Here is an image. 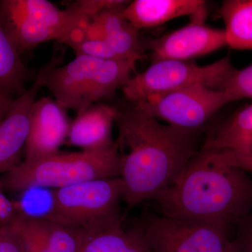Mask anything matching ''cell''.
I'll return each instance as SVG.
<instances>
[{
  "label": "cell",
  "instance_id": "cell-13",
  "mask_svg": "<svg viewBox=\"0 0 252 252\" xmlns=\"http://www.w3.org/2000/svg\"><path fill=\"white\" fill-rule=\"evenodd\" d=\"M206 2L202 0H135L123 8L122 16L136 29L157 27L182 16L204 21Z\"/></svg>",
  "mask_w": 252,
  "mask_h": 252
},
{
  "label": "cell",
  "instance_id": "cell-20",
  "mask_svg": "<svg viewBox=\"0 0 252 252\" xmlns=\"http://www.w3.org/2000/svg\"><path fill=\"white\" fill-rule=\"evenodd\" d=\"M220 89L224 91L229 102L252 99V63L243 69H235Z\"/></svg>",
  "mask_w": 252,
  "mask_h": 252
},
{
  "label": "cell",
  "instance_id": "cell-11",
  "mask_svg": "<svg viewBox=\"0 0 252 252\" xmlns=\"http://www.w3.org/2000/svg\"><path fill=\"white\" fill-rule=\"evenodd\" d=\"M9 222L17 230L25 252H80L92 237L45 215L20 213Z\"/></svg>",
  "mask_w": 252,
  "mask_h": 252
},
{
  "label": "cell",
  "instance_id": "cell-7",
  "mask_svg": "<svg viewBox=\"0 0 252 252\" xmlns=\"http://www.w3.org/2000/svg\"><path fill=\"white\" fill-rule=\"evenodd\" d=\"M139 226L152 252H235L229 232L215 225L158 214Z\"/></svg>",
  "mask_w": 252,
  "mask_h": 252
},
{
  "label": "cell",
  "instance_id": "cell-6",
  "mask_svg": "<svg viewBox=\"0 0 252 252\" xmlns=\"http://www.w3.org/2000/svg\"><path fill=\"white\" fill-rule=\"evenodd\" d=\"M235 69L228 56L203 66L164 60L152 63L144 72L131 77L122 90L127 99L137 102L195 84L220 89Z\"/></svg>",
  "mask_w": 252,
  "mask_h": 252
},
{
  "label": "cell",
  "instance_id": "cell-19",
  "mask_svg": "<svg viewBox=\"0 0 252 252\" xmlns=\"http://www.w3.org/2000/svg\"><path fill=\"white\" fill-rule=\"evenodd\" d=\"M0 22V91L19 96L26 91L28 71Z\"/></svg>",
  "mask_w": 252,
  "mask_h": 252
},
{
  "label": "cell",
  "instance_id": "cell-15",
  "mask_svg": "<svg viewBox=\"0 0 252 252\" xmlns=\"http://www.w3.org/2000/svg\"><path fill=\"white\" fill-rule=\"evenodd\" d=\"M201 149L252 153V104L235 113L210 132Z\"/></svg>",
  "mask_w": 252,
  "mask_h": 252
},
{
  "label": "cell",
  "instance_id": "cell-17",
  "mask_svg": "<svg viewBox=\"0 0 252 252\" xmlns=\"http://www.w3.org/2000/svg\"><path fill=\"white\" fill-rule=\"evenodd\" d=\"M220 14L227 46L240 51L252 49V0L223 1Z\"/></svg>",
  "mask_w": 252,
  "mask_h": 252
},
{
  "label": "cell",
  "instance_id": "cell-2",
  "mask_svg": "<svg viewBox=\"0 0 252 252\" xmlns=\"http://www.w3.org/2000/svg\"><path fill=\"white\" fill-rule=\"evenodd\" d=\"M154 200L164 216L215 225L230 233L252 211V178L199 150Z\"/></svg>",
  "mask_w": 252,
  "mask_h": 252
},
{
  "label": "cell",
  "instance_id": "cell-5",
  "mask_svg": "<svg viewBox=\"0 0 252 252\" xmlns=\"http://www.w3.org/2000/svg\"><path fill=\"white\" fill-rule=\"evenodd\" d=\"M51 196V206L45 216L91 236L123 221L120 203L124 187L120 177L52 189Z\"/></svg>",
  "mask_w": 252,
  "mask_h": 252
},
{
  "label": "cell",
  "instance_id": "cell-10",
  "mask_svg": "<svg viewBox=\"0 0 252 252\" xmlns=\"http://www.w3.org/2000/svg\"><path fill=\"white\" fill-rule=\"evenodd\" d=\"M227 46L224 30L216 29L193 20L187 26L152 39L148 46L152 63L164 60L189 61Z\"/></svg>",
  "mask_w": 252,
  "mask_h": 252
},
{
  "label": "cell",
  "instance_id": "cell-25",
  "mask_svg": "<svg viewBox=\"0 0 252 252\" xmlns=\"http://www.w3.org/2000/svg\"><path fill=\"white\" fill-rule=\"evenodd\" d=\"M14 99V96L0 91V124L6 117Z\"/></svg>",
  "mask_w": 252,
  "mask_h": 252
},
{
  "label": "cell",
  "instance_id": "cell-22",
  "mask_svg": "<svg viewBox=\"0 0 252 252\" xmlns=\"http://www.w3.org/2000/svg\"><path fill=\"white\" fill-rule=\"evenodd\" d=\"M76 56H86L102 59H119L105 40H81L69 46Z\"/></svg>",
  "mask_w": 252,
  "mask_h": 252
},
{
  "label": "cell",
  "instance_id": "cell-24",
  "mask_svg": "<svg viewBox=\"0 0 252 252\" xmlns=\"http://www.w3.org/2000/svg\"><path fill=\"white\" fill-rule=\"evenodd\" d=\"M0 252H25L21 239L11 222L0 226Z\"/></svg>",
  "mask_w": 252,
  "mask_h": 252
},
{
  "label": "cell",
  "instance_id": "cell-8",
  "mask_svg": "<svg viewBox=\"0 0 252 252\" xmlns=\"http://www.w3.org/2000/svg\"><path fill=\"white\" fill-rule=\"evenodd\" d=\"M228 103L222 89L195 84L149 97L136 102L135 106L169 125L199 130Z\"/></svg>",
  "mask_w": 252,
  "mask_h": 252
},
{
  "label": "cell",
  "instance_id": "cell-3",
  "mask_svg": "<svg viewBox=\"0 0 252 252\" xmlns=\"http://www.w3.org/2000/svg\"><path fill=\"white\" fill-rule=\"evenodd\" d=\"M117 142L108 148L58 153L36 160H21L1 177L4 189L22 191L38 187L64 188L87 181L120 177Z\"/></svg>",
  "mask_w": 252,
  "mask_h": 252
},
{
  "label": "cell",
  "instance_id": "cell-14",
  "mask_svg": "<svg viewBox=\"0 0 252 252\" xmlns=\"http://www.w3.org/2000/svg\"><path fill=\"white\" fill-rule=\"evenodd\" d=\"M117 113L114 107L101 104L91 106L77 114L70 126L68 143L82 150H96L114 145L112 129Z\"/></svg>",
  "mask_w": 252,
  "mask_h": 252
},
{
  "label": "cell",
  "instance_id": "cell-1",
  "mask_svg": "<svg viewBox=\"0 0 252 252\" xmlns=\"http://www.w3.org/2000/svg\"><path fill=\"white\" fill-rule=\"evenodd\" d=\"M115 124L123 201L128 207L154 200L199 151L198 130L164 125L136 106L118 111Z\"/></svg>",
  "mask_w": 252,
  "mask_h": 252
},
{
  "label": "cell",
  "instance_id": "cell-16",
  "mask_svg": "<svg viewBox=\"0 0 252 252\" xmlns=\"http://www.w3.org/2000/svg\"><path fill=\"white\" fill-rule=\"evenodd\" d=\"M107 9L97 15L107 44L120 59H144V48L138 30L122 16L123 8Z\"/></svg>",
  "mask_w": 252,
  "mask_h": 252
},
{
  "label": "cell",
  "instance_id": "cell-4",
  "mask_svg": "<svg viewBox=\"0 0 252 252\" xmlns=\"http://www.w3.org/2000/svg\"><path fill=\"white\" fill-rule=\"evenodd\" d=\"M137 62L134 59L77 56L67 64L54 67L44 86L63 108L79 114L123 88L132 77Z\"/></svg>",
  "mask_w": 252,
  "mask_h": 252
},
{
  "label": "cell",
  "instance_id": "cell-21",
  "mask_svg": "<svg viewBox=\"0 0 252 252\" xmlns=\"http://www.w3.org/2000/svg\"><path fill=\"white\" fill-rule=\"evenodd\" d=\"M209 158L220 164L237 167L245 172H252V153L242 154L229 151L202 150Z\"/></svg>",
  "mask_w": 252,
  "mask_h": 252
},
{
  "label": "cell",
  "instance_id": "cell-12",
  "mask_svg": "<svg viewBox=\"0 0 252 252\" xmlns=\"http://www.w3.org/2000/svg\"><path fill=\"white\" fill-rule=\"evenodd\" d=\"M70 126L66 109L56 99L50 97L36 99L32 109L24 160H36L59 152L67 139Z\"/></svg>",
  "mask_w": 252,
  "mask_h": 252
},
{
  "label": "cell",
  "instance_id": "cell-23",
  "mask_svg": "<svg viewBox=\"0 0 252 252\" xmlns=\"http://www.w3.org/2000/svg\"><path fill=\"white\" fill-rule=\"evenodd\" d=\"M236 227V236L233 239L235 252H252V211Z\"/></svg>",
  "mask_w": 252,
  "mask_h": 252
},
{
  "label": "cell",
  "instance_id": "cell-18",
  "mask_svg": "<svg viewBox=\"0 0 252 252\" xmlns=\"http://www.w3.org/2000/svg\"><path fill=\"white\" fill-rule=\"evenodd\" d=\"M80 252H152L140 227L118 223L91 237Z\"/></svg>",
  "mask_w": 252,
  "mask_h": 252
},
{
  "label": "cell",
  "instance_id": "cell-9",
  "mask_svg": "<svg viewBox=\"0 0 252 252\" xmlns=\"http://www.w3.org/2000/svg\"><path fill=\"white\" fill-rule=\"evenodd\" d=\"M63 53L56 50L47 64L39 71L32 85L13 101L9 111L0 124V174L6 173L21 162L30 127L32 109L46 78L62 63Z\"/></svg>",
  "mask_w": 252,
  "mask_h": 252
}]
</instances>
